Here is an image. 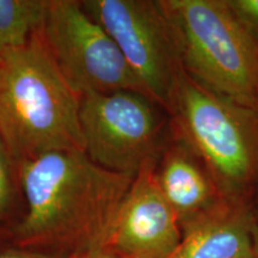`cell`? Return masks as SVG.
Returning a JSON list of instances; mask_svg holds the SVG:
<instances>
[{
  "label": "cell",
  "mask_w": 258,
  "mask_h": 258,
  "mask_svg": "<svg viewBox=\"0 0 258 258\" xmlns=\"http://www.w3.org/2000/svg\"><path fill=\"white\" fill-rule=\"evenodd\" d=\"M80 96L42 43L0 53V139L15 164L49 152L84 150Z\"/></svg>",
  "instance_id": "7a4b0ae2"
},
{
  "label": "cell",
  "mask_w": 258,
  "mask_h": 258,
  "mask_svg": "<svg viewBox=\"0 0 258 258\" xmlns=\"http://www.w3.org/2000/svg\"><path fill=\"white\" fill-rule=\"evenodd\" d=\"M158 159L134 177L111 226L105 247L124 257L167 258L182 239L179 219L158 184Z\"/></svg>",
  "instance_id": "ba28073f"
},
{
  "label": "cell",
  "mask_w": 258,
  "mask_h": 258,
  "mask_svg": "<svg viewBox=\"0 0 258 258\" xmlns=\"http://www.w3.org/2000/svg\"><path fill=\"white\" fill-rule=\"evenodd\" d=\"M167 258H254L250 203L224 199L185 222Z\"/></svg>",
  "instance_id": "9c48e42d"
},
{
  "label": "cell",
  "mask_w": 258,
  "mask_h": 258,
  "mask_svg": "<svg viewBox=\"0 0 258 258\" xmlns=\"http://www.w3.org/2000/svg\"><path fill=\"white\" fill-rule=\"evenodd\" d=\"M79 123L90 159L131 177L158 159L171 137L166 111L135 91L80 96Z\"/></svg>",
  "instance_id": "5b68a950"
},
{
  "label": "cell",
  "mask_w": 258,
  "mask_h": 258,
  "mask_svg": "<svg viewBox=\"0 0 258 258\" xmlns=\"http://www.w3.org/2000/svg\"><path fill=\"white\" fill-rule=\"evenodd\" d=\"M28 212L18 238L73 253L105 247L134 177L112 172L84 150L49 152L19 165Z\"/></svg>",
  "instance_id": "6da1fadb"
},
{
  "label": "cell",
  "mask_w": 258,
  "mask_h": 258,
  "mask_svg": "<svg viewBox=\"0 0 258 258\" xmlns=\"http://www.w3.org/2000/svg\"><path fill=\"white\" fill-rule=\"evenodd\" d=\"M38 36L79 96L115 91L146 96L117 44L90 17L82 2L48 0Z\"/></svg>",
  "instance_id": "8992f818"
},
{
  "label": "cell",
  "mask_w": 258,
  "mask_h": 258,
  "mask_svg": "<svg viewBox=\"0 0 258 258\" xmlns=\"http://www.w3.org/2000/svg\"><path fill=\"white\" fill-rule=\"evenodd\" d=\"M156 176L180 227L224 200L200 158L172 133L158 159Z\"/></svg>",
  "instance_id": "30bf717a"
},
{
  "label": "cell",
  "mask_w": 258,
  "mask_h": 258,
  "mask_svg": "<svg viewBox=\"0 0 258 258\" xmlns=\"http://www.w3.org/2000/svg\"><path fill=\"white\" fill-rule=\"evenodd\" d=\"M82 4L117 44L146 96L167 114L183 67L175 31L160 0H88Z\"/></svg>",
  "instance_id": "52a82bcc"
},
{
  "label": "cell",
  "mask_w": 258,
  "mask_h": 258,
  "mask_svg": "<svg viewBox=\"0 0 258 258\" xmlns=\"http://www.w3.org/2000/svg\"><path fill=\"white\" fill-rule=\"evenodd\" d=\"M251 221H252V238L254 247V258H258V191L254 194L250 202Z\"/></svg>",
  "instance_id": "9a60e30c"
},
{
  "label": "cell",
  "mask_w": 258,
  "mask_h": 258,
  "mask_svg": "<svg viewBox=\"0 0 258 258\" xmlns=\"http://www.w3.org/2000/svg\"><path fill=\"white\" fill-rule=\"evenodd\" d=\"M48 0H0V53L27 46L40 31Z\"/></svg>",
  "instance_id": "8fae6325"
},
{
  "label": "cell",
  "mask_w": 258,
  "mask_h": 258,
  "mask_svg": "<svg viewBox=\"0 0 258 258\" xmlns=\"http://www.w3.org/2000/svg\"><path fill=\"white\" fill-rule=\"evenodd\" d=\"M63 258H128V257L122 256V254L115 252V251L108 249V247H103V249H98V250L70 254V256L63 257Z\"/></svg>",
  "instance_id": "5bb4252c"
},
{
  "label": "cell",
  "mask_w": 258,
  "mask_h": 258,
  "mask_svg": "<svg viewBox=\"0 0 258 258\" xmlns=\"http://www.w3.org/2000/svg\"><path fill=\"white\" fill-rule=\"evenodd\" d=\"M237 23L258 46V0H224Z\"/></svg>",
  "instance_id": "7c38bea8"
},
{
  "label": "cell",
  "mask_w": 258,
  "mask_h": 258,
  "mask_svg": "<svg viewBox=\"0 0 258 258\" xmlns=\"http://www.w3.org/2000/svg\"><path fill=\"white\" fill-rule=\"evenodd\" d=\"M173 137L200 158L225 200L258 191V109L203 88L182 69L167 109Z\"/></svg>",
  "instance_id": "3957f363"
},
{
  "label": "cell",
  "mask_w": 258,
  "mask_h": 258,
  "mask_svg": "<svg viewBox=\"0 0 258 258\" xmlns=\"http://www.w3.org/2000/svg\"><path fill=\"white\" fill-rule=\"evenodd\" d=\"M0 258H63V257L46 256V254L28 252V251L6 250V251H0Z\"/></svg>",
  "instance_id": "2e32d148"
},
{
  "label": "cell",
  "mask_w": 258,
  "mask_h": 258,
  "mask_svg": "<svg viewBox=\"0 0 258 258\" xmlns=\"http://www.w3.org/2000/svg\"><path fill=\"white\" fill-rule=\"evenodd\" d=\"M180 62L203 88L258 109V46L224 0H160Z\"/></svg>",
  "instance_id": "277c9868"
},
{
  "label": "cell",
  "mask_w": 258,
  "mask_h": 258,
  "mask_svg": "<svg viewBox=\"0 0 258 258\" xmlns=\"http://www.w3.org/2000/svg\"><path fill=\"white\" fill-rule=\"evenodd\" d=\"M11 161L8 150L0 139V214L10 207L14 198Z\"/></svg>",
  "instance_id": "4fadbf2b"
}]
</instances>
